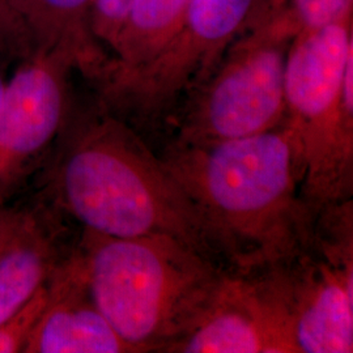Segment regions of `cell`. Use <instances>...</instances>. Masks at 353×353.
Instances as JSON below:
<instances>
[{
  "label": "cell",
  "instance_id": "cell-1",
  "mask_svg": "<svg viewBox=\"0 0 353 353\" xmlns=\"http://www.w3.org/2000/svg\"><path fill=\"white\" fill-rule=\"evenodd\" d=\"M161 159L189 199L211 259L227 274L274 268L309 230L316 210L303 196V147L285 121L242 139L170 143Z\"/></svg>",
  "mask_w": 353,
  "mask_h": 353
},
{
  "label": "cell",
  "instance_id": "cell-9",
  "mask_svg": "<svg viewBox=\"0 0 353 353\" xmlns=\"http://www.w3.org/2000/svg\"><path fill=\"white\" fill-rule=\"evenodd\" d=\"M165 353H299L288 307L268 271L224 272L192 327Z\"/></svg>",
  "mask_w": 353,
  "mask_h": 353
},
{
  "label": "cell",
  "instance_id": "cell-2",
  "mask_svg": "<svg viewBox=\"0 0 353 353\" xmlns=\"http://www.w3.org/2000/svg\"><path fill=\"white\" fill-rule=\"evenodd\" d=\"M42 170L39 194L79 229L121 239L173 236L211 259L189 199L161 156L99 100L88 110L72 106Z\"/></svg>",
  "mask_w": 353,
  "mask_h": 353
},
{
  "label": "cell",
  "instance_id": "cell-7",
  "mask_svg": "<svg viewBox=\"0 0 353 353\" xmlns=\"http://www.w3.org/2000/svg\"><path fill=\"white\" fill-rule=\"evenodd\" d=\"M267 1L190 0L176 37L164 52L130 79L97 85V100L128 123L172 118L256 21Z\"/></svg>",
  "mask_w": 353,
  "mask_h": 353
},
{
  "label": "cell",
  "instance_id": "cell-19",
  "mask_svg": "<svg viewBox=\"0 0 353 353\" xmlns=\"http://www.w3.org/2000/svg\"><path fill=\"white\" fill-rule=\"evenodd\" d=\"M6 80H4V76L1 74V70H0V105L3 101V96H4V89H6Z\"/></svg>",
  "mask_w": 353,
  "mask_h": 353
},
{
  "label": "cell",
  "instance_id": "cell-3",
  "mask_svg": "<svg viewBox=\"0 0 353 353\" xmlns=\"http://www.w3.org/2000/svg\"><path fill=\"white\" fill-rule=\"evenodd\" d=\"M89 293L132 353L166 352L211 300L224 271L173 236L109 237L80 229Z\"/></svg>",
  "mask_w": 353,
  "mask_h": 353
},
{
  "label": "cell",
  "instance_id": "cell-14",
  "mask_svg": "<svg viewBox=\"0 0 353 353\" xmlns=\"http://www.w3.org/2000/svg\"><path fill=\"white\" fill-rule=\"evenodd\" d=\"M294 36L351 19L353 0H274Z\"/></svg>",
  "mask_w": 353,
  "mask_h": 353
},
{
  "label": "cell",
  "instance_id": "cell-12",
  "mask_svg": "<svg viewBox=\"0 0 353 353\" xmlns=\"http://www.w3.org/2000/svg\"><path fill=\"white\" fill-rule=\"evenodd\" d=\"M30 52L58 51L90 81L101 75L109 55L90 28L89 0H8ZM30 54V55H32Z\"/></svg>",
  "mask_w": 353,
  "mask_h": 353
},
{
  "label": "cell",
  "instance_id": "cell-10",
  "mask_svg": "<svg viewBox=\"0 0 353 353\" xmlns=\"http://www.w3.org/2000/svg\"><path fill=\"white\" fill-rule=\"evenodd\" d=\"M71 225L39 192L29 202L10 205L0 228V322L46 287L72 254L79 233Z\"/></svg>",
  "mask_w": 353,
  "mask_h": 353
},
{
  "label": "cell",
  "instance_id": "cell-8",
  "mask_svg": "<svg viewBox=\"0 0 353 353\" xmlns=\"http://www.w3.org/2000/svg\"><path fill=\"white\" fill-rule=\"evenodd\" d=\"M75 62L58 51L21 59L0 105V207L39 173L68 121ZM79 72V71H77Z\"/></svg>",
  "mask_w": 353,
  "mask_h": 353
},
{
  "label": "cell",
  "instance_id": "cell-5",
  "mask_svg": "<svg viewBox=\"0 0 353 353\" xmlns=\"http://www.w3.org/2000/svg\"><path fill=\"white\" fill-rule=\"evenodd\" d=\"M296 37L274 0L173 114V144L201 145L249 138L285 119L284 72Z\"/></svg>",
  "mask_w": 353,
  "mask_h": 353
},
{
  "label": "cell",
  "instance_id": "cell-13",
  "mask_svg": "<svg viewBox=\"0 0 353 353\" xmlns=\"http://www.w3.org/2000/svg\"><path fill=\"white\" fill-rule=\"evenodd\" d=\"M190 0H132L97 85L119 83L153 63L176 37Z\"/></svg>",
  "mask_w": 353,
  "mask_h": 353
},
{
  "label": "cell",
  "instance_id": "cell-4",
  "mask_svg": "<svg viewBox=\"0 0 353 353\" xmlns=\"http://www.w3.org/2000/svg\"><path fill=\"white\" fill-rule=\"evenodd\" d=\"M284 97V121L303 147L305 202L316 210L352 199V17L292 39Z\"/></svg>",
  "mask_w": 353,
  "mask_h": 353
},
{
  "label": "cell",
  "instance_id": "cell-15",
  "mask_svg": "<svg viewBox=\"0 0 353 353\" xmlns=\"http://www.w3.org/2000/svg\"><path fill=\"white\" fill-rule=\"evenodd\" d=\"M49 284L16 314L0 322V353L24 352L26 341L48 301Z\"/></svg>",
  "mask_w": 353,
  "mask_h": 353
},
{
  "label": "cell",
  "instance_id": "cell-6",
  "mask_svg": "<svg viewBox=\"0 0 353 353\" xmlns=\"http://www.w3.org/2000/svg\"><path fill=\"white\" fill-rule=\"evenodd\" d=\"M299 353L353 352V201L316 208L301 243L268 270Z\"/></svg>",
  "mask_w": 353,
  "mask_h": 353
},
{
  "label": "cell",
  "instance_id": "cell-17",
  "mask_svg": "<svg viewBox=\"0 0 353 353\" xmlns=\"http://www.w3.org/2000/svg\"><path fill=\"white\" fill-rule=\"evenodd\" d=\"M30 48L8 0H0V58L11 57L20 61L29 57Z\"/></svg>",
  "mask_w": 353,
  "mask_h": 353
},
{
  "label": "cell",
  "instance_id": "cell-11",
  "mask_svg": "<svg viewBox=\"0 0 353 353\" xmlns=\"http://www.w3.org/2000/svg\"><path fill=\"white\" fill-rule=\"evenodd\" d=\"M23 353H132L93 301L76 245L49 283L48 301Z\"/></svg>",
  "mask_w": 353,
  "mask_h": 353
},
{
  "label": "cell",
  "instance_id": "cell-16",
  "mask_svg": "<svg viewBox=\"0 0 353 353\" xmlns=\"http://www.w3.org/2000/svg\"><path fill=\"white\" fill-rule=\"evenodd\" d=\"M132 0H89L90 28L109 58ZM110 61V59H109Z\"/></svg>",
  "mask_w": 353,
  "mask_h": 353
},
{
  "label": "cell",
  "instance_id": "cell-18",
  "mask_svg": "<svg viewBox=\"0 0 353 353\" xmlns=\"http://www.w3.org/2000/svg\"><path fill=\"white\" fill-rule=\"evenodd\" d=\"M8 211H10V205L0 207V228L3 225V223H4V220H6L7 214H8Z\"/></svg>",
  "mask_w": 353,
  "mask_h": 353
}]
</instances>
